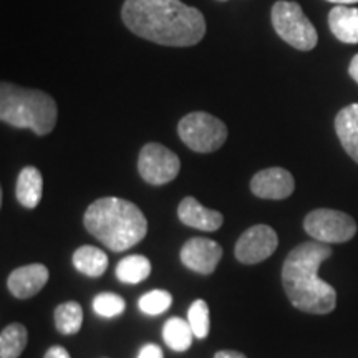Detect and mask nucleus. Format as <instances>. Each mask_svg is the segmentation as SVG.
<instances>
[{
	"label": "nucleus",
	"instance_id": "26",
	"mask_svg": "<svg viewBox=\"0 0 358 358\" xmlns=\"http://www.w3.org/2000/svg\"><path fill=\"white\" fill-rule=\"evenodd\" d=\"M43 358H70V353L66 352L64 347L53 345V347L48 348Z\"/></svg>",
	"mask_w": 358,
	"mask_h": 358
},
{
	"label": "nucleus",
	"instance_id": "22",
	"mask_svg": "<svg viewBox=\"0 0 358 358\" xmlns=\"http://www.w3.org/2000/svg\"><path fill=\"white\" fill-rule=\"evenodd\" d=\"M171 303L173 297L166 290H151V292L141 295L140 301H138L140 310L145 315H161V313L169 310Z\"/></svg>",
	"mask_w": 358,
	"mask_h": 358
},
{
	"label": "nucleus",
	"instance_id": "27",
	"mask_svg": "<svg viewBox=\"0 0 358 358\" xmlns=\"http://www.w3.org/2000/svg\"><path fill=\"white\" fill-rule=\"evenodd\" d=\"M214 358H248V357H245L244 353L236 352V350H221L214 355Z\"/></svg>",
	"mask_w": 358,
	"mask_h": 358
},
{
	"label": "nucleus",
	"instance_id": "4",
	"mask_svg": "<svg viewBox=\"0 0 358 358\" xmlns=\"http://www.w3.org/2000/svg\"><path fill=\"white\" fill-rule=\"evenodd\" d=\"M57 118V101L48 93L7 82L0 85V120L3 123L45 136L53 131Z\"/></svg>",
	"mask_w": 358,
	"mask_h": 358
},
{
	"label": "nucleus",
	"instance_id": "19",
	"mask_svg": "<svg viewBox=\"0 0 358 358\" xmlns=\"http://www.w3.org/2000/svg\"><path fill=\"white\" fill-rule=\"evenodd\" d=\"M115 274L124 284H140L150 277L151 262L145 256H128L118 262Z\"/></svg>",
	"mask_w": 358,
	"mask_h": 358
},
{
	"label": "nucleus",
	"instance_id": "7",
	"mask_svg": "<svg viewBox=\"0 0 358 358\" xmlns=\"http://www.w3.org/2000/svg\"><path fill=\"white\" fill-rule=\"evenodd\" d=\"M303 229L317 243L342 244L357 234V222L342 211L315 209L303 219Z\"/></svg>",
	"mask_w": 358,
	"mask_h": 358
},
{
	"label": "nucleus",
	"instance_id": "16",
	"mask_svg": "<svg viewBox=\"0 0 358 358\" xmlns=\"http://www.w3.org/2000/svg\"><path fill=\"white\" fill-rule=\"evenodd\" d=\"M43 178L42 173L35 166H25L19 173L15 186L17 201L25 209H35L42 199Z\"/></svg>",
	"mask_w": 358,
	"mask_h": 358
},
{
	"label": "nucleus",
	"instance_id": "18",
	"mask_svg": "<svg viewBox=\"0 0 358 358\" xmlns=\"http://www.w3.org/2000/svg\"><path fill=\"white\" fill-rule=\"evenodd\" d=\"M192 337H194V332L189 322L179 317H171L163 327L164 342L174 352H186L191 347Z\"/></svg>",
	"mask_w": 358,
	"mask_h": 358
},
{
	"label": "nucleus",
	"instance_id": "15",
	"mask_svg": "<svg viewBox=\"0 0 358 358\" xmlns=\"http://www.w3.org/2000/svg\"><path fill=\"white\" fill-rule=\"evenodd\" d=\"M329 27L334 37L343 43H358V8L335 6L329 13Z\"/></svg>",
	"mask_w": 358,
	"mask_h": 358
},
{
	"label": "nucleus",
	"instance_id": "6",
	"mask_svg": "<svg viewBox=\"0 0 358 358\" xmlns=\"http://www.w3.org/2000/svg\"><path fill=\"white\" fill-rule=\"evenodd\" d=\"M181 141L196 153H213L227 140L226 123L206 111H192L178 124Z\"/></svg>",
	"mask_w": 358,
	"mask_h": 358
},
{
	"label": "nucleus",
	"instance_id": "14",
	"mask_svg": "<svg viewBox=\"0 0 358 358\" xmlns=\"http://www.w3.org/2000/svg\"><path fill=\"white\" fill-rule=\"evenodd\" d=\"M335 131L347 155L358 163V103H352L338 111Z\"/></svg>",
	"mask_w": 358,
	"mask_h": 358
},
{
	"label": "nucleus",
	"instance_id": "11",
	"mask_svg": "<svg viewBox=\"0 0 358 358\" xmlns=\"http://www.w3.org/2000/svg\"><path fill=\"white\" fill-rule=\"evenodd\" d=\"M295 189L294 176L284 168H267L250 179V191L261 199H285Z\"/></svg>",
	"mask_w": 358,
	"mask_h": 358
},
{
	"label": "nucleus",
	"instance_id": "12",
	"mask_svg": "<svg viewBox=\"0 0 358 358\" xmlns=\"http://www.w3.org/2000/svg\"><path fill=\"white\" fill-rule=\"evenodd\" d=\"M50 272L43 264H30L15 268L7 279V287L17 299H30L47 285Z\"/></svg>",
	"mask_w": 358,
	"mask_h": 358
},
{
	"label": "nucleus",
	"instance_id": "21",
	"mask_svg": "<svg viewBox=\"0 0 358 358\" xmlns=\"http://www.w3.org/2000/svg\"><path fill=\"white\" fill-rule=\"evenodd\" d=\"M83 324V310L78 302H65L55 308V327L60 334L75 335Z\"/></svg>",
	"mask_w": 358,
	"mask_h": 358
},
{
	"label": "nucleus",
	"instance_id": "2",
	"mask_svg": "<svg viewBox=\"0 0 358 358\" xmlns=\"http://www.w3.org/2000/svg\"><path fill=\"white\" fill-rule=\"evenodd\" d=\"M332 256L329 244L303 243L294 248L282 266V285L297 310L325 315L337 306V292L319 277L320 264Z\"/></svg>",
	"mask_w": 358,
	"mask_h": 358
},
{
	"label": "nucleus",
	"instance_id": "29",
	"mask_svg": "<svg viewBox=\"0 0 358 358\" xmlns=\"http://www.w3.org/2000/svg\"><path fill=\"white\" fill-rule=\"evenodd\" d=\"M327 2H332L335 6H353L358 0H327Z\"/></svg>",
	"mask_w": 358,
	"mask_h": 358
},
{
	"label": "nucleus",
	"instance_id": "17",
	"mask_svg": "<svg viewBox=\"0 0 358 358\" xmlns=\"http://www.w3.org/2000/svg\"><path fill=\"white\" fill-rule=\"evenodd\" d=\"M75 268L87 277H100L108 267V256L95 245H82L73 252L71 257Z\"/></svg>",
	"mask_w": 358,
	"mask_h": 358
},
{
	"label": "nucleus",
	"instance_id": "13",
	"mask_svg": "<svg viewBox=\"0 0 358 358\" xmlns=\"http://www.w3.org/2000/svg\"><path fill=\"white\" fill-rule=\"evenodd\" d=\"M178 217L185 226L194 227V229L214 232L222 226L224 217L219 211L204 208L198 199L187 196L178 206Z\"/></svg>",
	"mask_w": 358,
	"mask_h": 358
},
{
	"label": "nucleus",
	"instance_id": "1",
	"mask_svg": "<svg viewBox=\"0 0 358 358\" xmlns=\"http://www.w3.org/2000/svg\"><path fill=\"white\" fill-rule=\"evenodd\" d=\"M123 24L140 38L164 47H192L206 35V19L181 0H124Z\"/></svg>",
	"mask_w": 358,
	"mask_h": 358
},
{
	"label": "nucleus",
	"instance_id": "8",
	"mask_svg": "<svg viewBox=\"0 0 358 358\" xmlns=\"http://www.w3.org/2000/svg\"><path fill=\"white\" fill-rule=\"evenodd\" d=\"M181 161L178 155L159 143H148L138 158V171L148 185L163 186L179 174Z\"/></svg>",
	"mask_w": 358,
	"mask_h": 358
},
{
	"label": "nucleus",
	"instance_id": "28",
	"mask_svg": "<svg viewBox=\"0 0 358 358\" xmlns=\"http://www.w3.org/2000/svg\"><path fill=\"white\" fill-rule=\"evenodd\" d=\"M348 73H350V77L358 83V53L352 58L350 66H348Z\"/></svg>",
	"mask_w": 358,
	"mask_h": 358
},
{
	"label": "nucleus",
	"instance_id": "23",
	"mask_svg": "<svg viewBox=\"0 0 358 358\" xmlns=\"http://www.w3.org/2000/svg\"><path fill=\"white\" fill-rule=\"evenodd\" d=\"M124 308H127L124 299L113 292L98 294L96 297L93 299V310H95L100 317H105V319H113V317L122 315Z\"/></svg>",
	"mask_w": 358,
	"mask_h": 358
},
{
	"label": "nucleus",
	"instance_id": "20",
	"mask_svg": "<svg viewBox=\"0 0 358 358\" xmlns=\"http://www.w3.org/2000/svg\"><path fill=\"white\" fill-rule=\"evenodd\" d=\"M29 334L22 324H10L0 334V358H19L25 350Z\"/></svg>",
	"mask_w": 358,
	"mask_h": 358
},
{
	"label": "nucleus",
	"instance_id": "25",
	"mask_svg": "<svg viewBox=\"0 0 358 358\" xmlns=\"http://www.w3.org/2000/svg\"><path fill=\"white\" fill-rule=\"evenodd\" d=\"M138 358H164V353L156 343H146L138 353Z\"/></svg>",
	"mask_w": 358,
	"mask_h": 358
},
{
	"label": "nucleus",
	"instance_id": "30",
	"mask_svg": "<svg viewBox=\"0 0 358 358\" xmlns=\"http://www.w3.org/2000/svg\"><path fill=\"white\" fill-rule=\"evenodd\" d=\"M219 2H226V0H219Z\"/></svg>",
	"mask_w": 358,
	"mask_h": 358
},
{
	"label": "nucleus",
	"instance_id": "9",
	"mask_svg": "<svg viewBox=\"0 0 358 358\" xmlns=\"http://www.w3.org/2000/svg\"><path fill=\"white\" fill-rule=\"evenodd\" d=\"M279 245L277 232L267 224H256L249 227L236 243V259L243 264H259L275 252Z\"/></svg>",
	"mask_w": 358,
	"mask_h": 358
},
{
	"label": "nucleus",
	"instance_id": "3",
	"mask_svg": "<svg viewBox=\"0 0 358 358\" xmlns=\"http://www.w3.org/2000/svg\"><path fill=\"white\" fill-rule=\"evenodd\" d=\"M87 231L113 252H123L145 239L148 221L131 201L100 198L88 206L83 216Z\"/></svg>",
	"mask_w": 358,
	"mask_h": 358
},
{
	"label": "nucleus",
	"instance_id": "5",
	"mask_svg": "<svg viewBox=\"0 0 358 358\" xmlns=\"http://www.w3.org/2000/svg\"><path fill=\"white\" fill-rule=\"evenodd\" d=\"M271 20L275 34L290 47L301 52H308L317 47L319 35H317L315 27L303 13L301 3L279 0L272 7Z\"/></svg>",
	"mask_w": 358,
	"mask_h": 358
},
{
	"label": "nucleus",
	"instance_id": "24",
	"mask_svg": "<svg viewBox=\"0 0 358 358\" xmlns=\"http://www.w3.org/2000/svg\"><path fill=\"white\" fill-rule=\"evenodd\" d=\"M187 322H189L196 338H206L209 335V307L206 301H194L187 312Z\"/></svg>",
	"mask_w": 358,
	"mask_h": 358
},
{
	"label": "nucleus",
	"instance_id": "10",
	"mask_svg": "<svg viewBox=\"0 0 358 358\" xmlns=\"http://www.w3.org/2000/svg\"><path fill=\"white\" fill-rule=\"evenodd\" d=\"M181 262L198 274L209 275L216 271L222 257V248L216 241L206 237H192L181 248Z\"/></svg>",
	"mask_w": 358,
	"mask_h": 358
}]
</instances>
